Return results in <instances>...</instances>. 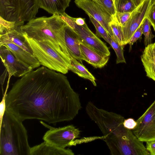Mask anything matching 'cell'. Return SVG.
I'll use <instances>...</instances> for the list:
<instances>
[{
  "label": "cell",
  "instance_id": "6da1fadb",
  "mask_svg": "<svg viewBox=\"0 0 155 155\" xmlns=\"http://www.w3.org/2000/svg\"><path fill=\"white\" fill-rule=\"evenodd\" d=\"M6 109L23 121H70L81 108L79 94L64 74L43 66L17 80L7 93Z\"/></svg>",
  "mask_w": 155,
  "mask_h": 155
},
{
  "label": "cell",
  "instance_id": "7a4b0ae2",
  "mask_svg": "<svg viewBox=\"0 0 155 155\" xmlns=\"http://www.w3.org/2000/svg\"><path fill=\"white\" fill-rule=\"evenodd\" d=\"M66 24L54 14L49 17L33 18L21 27L23 34L34 40L45 41L66 61L71 67L70 57L64 38Z\"/></svg>",
  "mask_w": 155,
  "mask_h": 155
},
{
  "label": "cell",
  "instance_id": "3957f363",
  "mask_svg": "<svg viewBox=\"0 0 155 155\" xmlns=\"http://www.w3.org/2000/svg\"><path fill=\"white\" fill-rule=\"evenodd\" d=\"M86 112L102 132L103 139L112 155H121L125 140L132 131L123 125V117L116 113L98 108L89 101Z\"/></svg>",
  "mask_w": 155,
  "mask_h": 155
},
{
  "label": "cell",
  "instance_id": "277c9868",
  "mask_svg": "<svg viewBox=\"0 0 155 155\" xmlns=\"http://www.w3.org/2000/svg\"><path fill=\"white\" fill-rule=\"evenodd\" d=\"M22 122L6 110L0 127V155H30L27 132Z\"/></svg>",
  "mask_w": 155,
  "mask_h": 155
},
{
  "label": "cell",
  "instance_id": "5b68a950",
  "mask_svg": "<svg viewBox=\"0 0 155 155\" xmlns=\"http://www.w3.org/2000/svg\"><path fill=\"white\" fill-rule=\"evenodd\" d=\"M24 35L33 55L41 65L64 74L68 73L69 70V65L55 50L45 41H37Z\"/></svg>",
  "mask_w": 155,
  "mask_h": 155
},
{
  "label": "cell",
  "instance_id": "8992f818",
  "mask_svg": "<svg viewBox=\"0 0 155 155\" xmlns=\"http://www.w3.org/2000/svg\"><path fill=\"white\" fill-rule=\"evenodd\" d=\"M59 17L75 31L83 43L102 55L110 56V52L106 44L89 29L86 23L82 26L77 25L74 18L65 12L59 15Z\"/></svg>",
  "mask_w": 155,
  "mask_h": 155
},
{
  "label": "cell",
  "instance_id": "52a82bcc",
  "mask_svg": "<svg viewBox=\"0 0 155 155\" xmlns=\"http://www.w3.org/2000/svg\"><path fill=\"white\" fill-rule=\"evenodd\" d=\"M49 130L44 135V141L61 148L73 145V140L79 137L80 131L72 125L54 128L49 126Z\"/></svg>",
  "mask_w": 155,
  "mask_h": 155
},
{
  "label": "cell",
  "instance_id": "ba28073f",
  "mask_svg": "<svg viewBox=\"0 0 155 155\" xmlns=\"http://www.w3.org/2000/svg\"><path fill=\"white\" fill-rule=\"evenodd\" d=\"M136 122L133 132L140 141L155 140V100Z\"/></svg>",
  "mask_w": 155,
  "mask_h": 155
},
{
  "label": "cell",
  "instance_id": "9c48e42d",
  "mask_svg": "<svg viewBox=\"0 0 155 155\" xmlns=\"http://www.w3.org/2000/svg\"><path fill=\"white\" fill-rule=\"evenodd\" d=\"M74 2L79 8L83 10L88 15L92 17L107 31L114 40V36L110 26L113 18L93 0H75Z\"/></svg>",
  "mask_w": 155,
  "mask_h": 155
},
{
  "label": "cell",
  "instance_id": "30bf717a",
  "mask_svg": "<svg viewBox=\"0 0 155 155\" xmlns=\"http://www.w3.org/2000/svg\"><path fill=\"white\" fill-rule=\"evenodd\" d=\"M151 5V0H144L132 12L127 21L122 26L124 46L128 44L134 32L147 16Z\"/></svg>",
  "mask_w": 155,
  "mask_h": 155
},
{
  "label": "cell",
  "instance_id": "8fae6325",
  "mask_svg": "<svg viewBox=\"0 0 155 155\" xmlns=\"http://www.w3.org/2000/svg\"><path fill=\"white\" fill-rule=\"evenodd\" d=\"M0 56L9 76L21 77L33 70L18 59L5 46H0Z\"/></svg>",
  "mask_w": 155,
  "mask_h": 155
},
{
  "label": "cell",
  "instance_id": "7c38bea8",
  "mask_svg": "<svg viewBox=\"0 0 155 155\" xmlns=\"http://www.w3.org/2000/svg\"><path fill=\"white\" fill-rule=\"evenodd\" d=\"M6 47L21 62L33 70L41 64L34 55L25 51L13 43L8 41L0 42V46Z\"/></svg>",
  "mask_w": 155,
  "mask_h": 155
},
{
  "label": "cell",
  "instance_id": "4fadbf2b",
  "mask_svg": "<svg viewBox=\"0 0 155 155\" xmlns=\"http://www.w3.org/2000/svg\"><path fill=\"white\" fill-rule=\"evenodd\" d=\"M64 38L69 54L80 62L83 60L80 46V40L75 31L67 24L64 27Z\"/></svg>",
  "mask_w": 155,
  "mask_h": 155
},
{
  "label": "cell",
  "instance_id": "5bb4252c",
  "mask_svg": "<svg viewBox=\"0 0 155 155\" xmlns=\"http://www.w3.org/2000/svg\"><path fill=\"white\" fill-rule=\"evenodd\" d=\"M20 0H0V17L5 20L22 21L20 18Z\"/></svg>",
  "mask_w": 155,
  "mask_h": 155
},
{
  "label": "cell",
  "instance_id": "9a60e30c",
  "mask_svg": "<svg viewBox=\"0 0 155 155\" xmlns=\"http://www.w3.org/2000/svg\"><path fill=\"white\" fill-rule=\"evenodd\" d=\"M70 149L61 148L45 141L31 147L30 155H73Z\"/></svg>",
  "mask_w": 155,
  "mask_h": 155
},
{
  "label": "cell",
  "instance_id": "2e32d148",
  "mask_svg": "<svg viewBox=\"0 0 155 155\" xmlns=\"http://www.w3.org/2000/svg\"><path fill=\"white\" fill-rule=\"evenodd\" d=\"M80 41V48L83 60L96 68H101L106 64L109 59V56L100 54Z\"/></svg>",
  "mask_w": 155,
  "mask_h": 155
},
{
  "label": "cell",
  "instance_id": "e0dca14e",
  "mask_svg": "<svg viewBox=\"0 0 155 155\" xmlns=\"http://www.w3.org/2000/svg\"><path fill=\"white\" fill-rule=\"evenodd\" d=\"M141 58L147 76L155 81V42L146 46Z\"/></svg>",
  "mask_w": 155,
  "mask_h": 155
},
{
  "label": "cell",
  "instance_id": "ac0fdd59",
  "mask_svg": "<svg viewBox=\"0 0 155 155\" xmlns=\"http://www.w3.org/2000/svg\"><path fill=\"white\" fill-rule=\"evenodd\" d=\"M21 27L0 35V42L10 41L33 55L32 51L21 31Z\"/></svg>",
  "mask_w": 155,
  "mask_h": 155
},
{
  "label": "cell",
  "instance_id": "d6986e66",
  "mask_svg": "<svg viewBox=\"0 0 155 155\" xmlns=\"http://www.w3.org/2000/svg\"><path fill=\"white\" fill-rule=\"evenodd\" d=\"M39 8L52 15H61L69 7L71 0H37Z\"/></svg>",
  "mask_w": 155,
  "mask_h": 155
},
{
  "label": "cell",
  "instance_id": "ffe728a7",
  "mask_svg": "<svg viewBox=\"0 0 155 155\" xmlns=\"http://www.w3.org/2000/svg\"><path fill=\"white\" fill-rule=\"evenodd\" d=\"M20 18L22 21H28L35 18L39 8L37 0H20Z\"/></svg>",
  "mask_w": 155,
  "mask_h": 155
},
{
  "label": "cell",
  "instance_id": "44dd1931",
  "mask_svg": "<svg viewBox=\"0 0 155 155\" xmlns=\"http://www.w3.org/2000/svg\"><path fill=\"white\" fill-rule=\"evenodd\" d=\"M70 60L71 67L69 70L80 77L90 80L94 86H97L95 78L82 64L71 55Z\"/></svg>",
  "mask_w": 155,
  "mask_h": 155
},
{
  "label": "cell",
  "instance_id": "7402d4cb",
  "mask_svg": "<svg viewBox=\"0 0 155 155\" xmlns=\"http://www.w3.org/2000/svg\"><path fill=\"white\" fill-rule=\"evenodd\" d=\"M113 0L116 12H132L137 7L132 0Z\"/></svg>",
  "mask_w": 155,
  "mask_h": 155
},
{
  "label": "cell",
  "instance_id": "603a6c76",
  "mask_svg": "<svg viewBox=\"0 0 155 155\" xmlns=\"http://www.w3.org/2000/svg\"><path fill=\"white\" fill-rule=\"evenodd\" d=\"M0 35H2L20 27L24 25V22L11 21L5 20L0 17Z\"/></svg>",
  "mask_w": 155,
  "mask_h": 155
},
{
  "label": "cell",
  "instance_id": "cb8c5ba5",
  "mask_svg": "<svg viewBox=\"0 0 155 155\" xmlns=\"http://www.w3.org/2000/svg\"><path fill=\"white\" fill-rule=\"evenodd\" d=\"M151 24L147 18L146 17L142 22V33L144 35V44L146 46L150 44L152 39L155 37L151 31Z\"/></svg>",
  "mask_w": 155,
  "mask_h": 155
},
{
  "label": "cell",
  "instance_id": "d4e9b609",
  "mask_svg": "<svg viewBox=\"0 0 155 155\" xmlns=\"http://www.w3.org/2000/svg\"><path fill=\"white\" fill-rule=\"evenodd\" d=\"M114 37V40L123 48V34L122 26L114 19L109 24Z\"/></svg>",
  "mask_w": 155,
  "mask_h": 155
},
{
  "label": "cell",
  "instance_id": "484cf974",
  "mask_svg": "<svg viewBox=\"0 0 155 155\" xmlns=\"http://www.w3.org/2000/svg\"><path fill=\"white\" fill-rule=\"evenodd\" d=\"M91 22L94 25L96 30L97 35L103 38L110 44L112 38L105 29L97 21L92 17L88 15Z\"/></svg>",
  "mask_w": 155,
  "mask_h": 155
},
{
  "label": "cell",
  "instance_id": "4316f807",
  "mask_svg": "<svg viewBox=\"0 0 155 155\" xmlns=\"http://www.w3.org/2000/svg\"><path fill=\"white\" fill-rule=\"evenodd\" d=\"M114 18L116 13L113 0H93Z\"/></svg>",
  "mask_w": 155,
  "mask_h": 155
},
{
  "label": "cell",
  "instance_id": "83f0119b",
  "mask_svg": "<svg viewBox=\"0 0 155 155\" xmlns=\"http://www.w3.org/2000/svg\"><path fill=\"white\" fill-rule=\"evenodd\" d=\"M110 45L114 50L117 56L116 63H126V61L124 55V48L112 38Z\"/></svg>",
  "mask_w": 155,
  "mask_h": 155
},
{
  "label": "cell",
  "instance_id": "f1b7e54d",
  "mask_svg": "<svg viewBox=\"0 0 155 155\" xmlns=\"http://www.w3.org/2000/svg\"><path fill=\"white\" fill-rule=\"evenodd\" d=\"M132 12H116L113 19L122 26L125 25L130 18Z\"/></svg>",
  "mask_w": 155,
  "mask_h": 155
},
{
  "label": "cell",
  "instance_id": "f546056e",
  "mask_svg": "<svg viewBox=\"0 0 155 155\" xmlns=\"http://www.w3.org/2000/svg\"><path fill=\"white\" fill-rule=\"evenodd\" d=\"M142 33V22L134 32L128 44L130 45V50L131 49V47L140 38Z\"/></svg>",
  "mask_w": 155,
  "mask_h": 155
},
{
  "label": "cell",
  "instance_id": "4dcf8cb0",
  "mask_svg": "<svg viewBox=\"0 0 155 155\" xmlns=\"http://www.w3.org/2000/svg\"><path fill=\"white\" fill-rule=\"evenodd\" d=\"M147 17L155 31V2L151 4Z\"/></svg>",
  "mask_w": 155,
  "mask_h": 155
},
{
  "label": "cell",
  "instance_id": "1f68e13d",
  "mask_svg": "<svg viewBox=\"0 0 155 155\" xmlns=\"http://www.w3.org/2000/svg\"><path fill=\"white\" fill-rule=\"evenodd\" d=\"M7 89V87L0 103V127L1 125L3 118L6 110V98Z\"/></svg>",
  "mask_w": 155,
  "mask_h": 155
},
{
  "label": "cell",
  "instance_id": "d6a6232c",
  "mask_svg": "<svg viewBox=\"0 0 155 155\" xmlns=\"http://www.w3.org/2000/svg\"><path fill=\"white\" fill-rule=\"evenodd\" d=\"M123 124L124 126L126 128L133 130L136 126L137 123L133 118H129L124 119Z\"/></svg>",
  "mask_w": 155,
  "mask_h": 155
},
{
  "label": "cell",
  "instance_id": "836d02e7",
  "mask_svg": "<svg viewBox=\"0 0 155 155\" xmlns=\"http://www.w3.org/2000/svg\"><path fill=\"white\" fill-rule=\"evenodd\" d=\"M146 148L150 154L155 155V140L147 142Z\"/></svg>",
  "mask_w": 155,
  "mask_h": 155
},
{
  "label": "cell",
  "instance_id": "e575fe53",
  "mask_svg": "<svg viewBox=\"0 0 155 155\" xmlns=\"http://www.w3.org/2000/svg\"><path fill=\"white\" fill-rule=\"evenodd\" d=\"M75 23L78 25L82 26L86 23L85 18H74Z\"/></svg>",
  "mask_w": 155,
  "mask_h": 155
},
{
  "label": "cell",
  "instance_id": "d590c367",
  "mask_svg": "<svg viewBox=\"0 0 155 155\" xmlns=\"http://www.w3.org/2000/svg\"><path fill=\"white\" fill-rule=\"evenodd\" d=\"M135 5L137 7L144 0H132Z\"/></svg>",
  "mask_w": 155,
  "mask_h": 155
},
{
  "label": "cell",
  "instance_id": "8d00e7d4",
  "mask_svg": "<svg viewBox=\"0 0 155 155\" xmlns=\"http://www.w3.org/2000/svg\"><path fill=\"white\" fill-rule=\"evenodd\" d=\"M151 4H152V3L155 2V0H151Z\"/></svg>",
  "mask_w": 155,
  "mask_h": 155
}]
</instances>
